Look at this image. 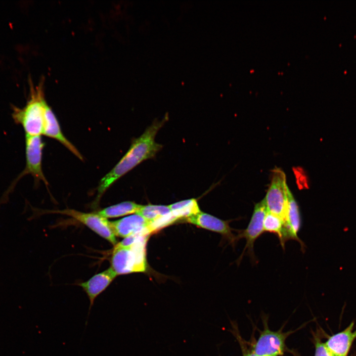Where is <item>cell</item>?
Masks as SVG:
<instances>
[{"label": "cell", "mask_w": 356, "mask_h": 356, "mask_svg": "<svg viewBox=\"0 0 356 356\" xmlns=\"http://www.w3.org/2000/svg\"><path fill=\"white\" fill-rule=\"evenodd\" d=\"M264 232L275 234L284 249L286 241L290 240L285 221L279 216L267 212L264 220Z\"/></svg>", "instance_id": "obj_16"}, {"label": "cell", "mask_w": 356, "mask_h": 356, "mask_svg": "<svg viewBox=\"0 0 356 356\" xmlns=\"http://www.w3.org/2000/svg\"><path fill=\"white\" fill-rule=\"evenodd\" d=\"M169 207L177 220L187 219L201 212L197 200L194 198L177 202L169 205Z\"/></svg>", "instance_id": "obj_18"}, {"label": "cell", "mask_w": 356, "mask_h": 356, "mask_svg": "<svg viewBox=\"0 0 356 356\" xmlns=\"http://www.w3.org/2000/svg\"><path fill=\"white\" fill-rule=\"evenodd\" d=\"M186 220L199 227L222 234L233 245L237 241L236 236L232 232L233 229L230 227L229 221L221 220L202 212L186 219Z\"/></svg>", "instance_id": "obj_11"}, {"label": "cell", "mask_w": 356, "mask_h": 356, "mask_svg": "<svg viewBox=\"0 0 356 356\" xmlns=\"http://www.w3.org/2000/svg\"><path fill=\"white\" fill-rule=\"evenodd\" d=\"M354 322L343 331L330 337L325 343L334 356H347L354 340L356 330H354Z\"/></svg>", "instance_id": "obj_14"}, {"label": "cell", "mask_w": 356, "mask_h": 356, "mask_svg": "<svg viewBox=\"0 0 356 356\" xmlns=\"http://www.w3.org/2000/svg\"><path fill=\"white\" fill-rule=\"evenodd\" d=\"M30 93L26 105L19 108L11 105L12 117L14 122L23 128L25 135L39 136L43 134L45 105L46 101L42 79L35 86L29 79Z\"/></svg>", "instance_id": "obj_2"}, {"label": "cell", "mask_w": 356, "mask_h": 356, "mask_svg": "<svg viewBox=\"0 0 356 356\" xmlns=\"http://www.w3.org/2000/svg\"><path fill=\"white\" fill-rule=\"evenodd\" d=\"M243 356H257L253 351L248 352L246 349L242 350Z\"/></svg>", "instance_id": "obj_20"}, {"label": "cell", "mask_w": 356, "mask_h": 356, "mask_svg": "<svg viewBox=\"0 0 356 356\" xmlns=\"http://www.w3.org/2000/svg\"><path fill=\"white\" fill-rule=\"evenodd\" d=\"M167 119L166 116L161 121H155L140 136L134 139L125 155L100 180L93 202L94 207L98 205L103 195L114 183L142 162L154 157L161 149L162 145L157 143L155 138Z\"/></svg>", "instance_id": "obj_1"}, {"label": "cell", "mask_w": 356, "mask_h": 356, "mask_svg": "<svg viewBox=\"0 0 356 356\" xmlns=\"http://www.w3.org/2000/svg\"><path fill=\"white\" fill-rule=\"evenodd\" d=\"M286 225L289 238L295 240L304 250V243L299 238L298 233L301 227V218L299 206L289 187L287 189V208Z\"/></svg>", "instance_id": "obj_15"}, {"label": "cell", "mask_w": 356, "mask_h": 356, "mask_svg": "<svg viewBox=\"0 0 356 356\" xmlns=\"http://www.w3.org/2000/svg\"><path fill=\"white\" fill-rule=\"evenodd\" d=\"M284 172L279 168L273 170L271 183L264 199L267 212L281 217L286 223L287 189Z\"/></svg>", "instance_id": "obj_5"}, {"label": "cell", "mask_w": 356, "mask_h": 356, "mask_svg": "<svg viewBox=\"0 0 356 356\" xmlns=\"http://www.w3.org/2000/svg\"><path fill=\"white\" fill-rule=\"evenodd\" d=\"M136 214H139L148 222L147 229L150 233L177 220L173 215L169 206L152 204L142 205Z\"/></svg>", "instance_id": "obj_9"}, {"label": "cell", "mask_w": 356, "mask_h": 356, "mask_svg": "<svg viewBox=\"0 0 356 356\" xmlns=\"http://www.w3.org/2000/svg\"><path fill=\"white\" fill-rule=\"evenodd\" d=\"M267 212L266 206L263 199L255 205L247 227L244 230H238V233L236 235L237 240L244 238L246 241L245 246L238 262H240L246 252L253 261L255 260L254 243L256 240L264 232V220Z\"/></svg>", "instance_id": "obj_6"}, {"label": "cell", "mask_w": 356, "mask_h": 356, "mask_svg": "<svg viewBox=\"0 0 356 356\" xmlns=\"http://www.w3.org/2000/svg\"><path fill=\"white\" fill-rule=\"evenodd\" d=\"M285 333L265 329L261 333L253 350L257 356H280L285 349Z\"/></svg>", "instance_id": "obj_8"}, {"label": "cell", "mask_w": 356, "mask_h": 356, "mask_svg": "<svg viewBox=\"0 0 356 356\" xmlns=\"http://www.w3.org/2000/svg\"><path fill=\"white\" fill-rule=\"evenodd\" d=\"M148 236L141 237L129 246L115 245L111 256V267L117 275L146 271V244Z\"/></svg>", "instance_id": "obj_3"}, {"label": "cell", "mask_w": 356, "mask_h": 356, "mask_svg": "<svg viewBox=\"0 0 356 356\" xmlns=\"http://www.w3.org/2000/svg\"><path fill=\"white\" fill-rule=\"evenodd\" d=\"M314 356H334L325 343L317 340L315 343Z\"/></svg>", "instance_id": "obj_19"}, {"label": "cell", "mask_w": 356, "mask_h": 356, "mask_svg": "<svg viewBox=\"0 0 356 356\" xmlns=\"http://www.w3.org/2000/svg\"><path fill=\"white\" fill-rule=\"evenodd\" d=\"M44 145L41 135H25V167L4 193L0 200V205L7 201L9 195L13 191L17 182L26 175H30L33 177L35 186H38L41 181H43L46 186L48 185L42 169V155Z\"/></svg>", "instance_id": "obj_4"}, {"label": "cell", "mask_w": 356, "mask_h": 356, "mask_svg": "<svg viewBox=\"0 0 356 356\" xmlns=\"http://www.w3.org/2000/svg\"><path fill=\"white\" fill-rule=\"evenodd\" d=\"M117 275L110 267L104 271L93 275L88 280L79 284L86 293L89 301L86 326L88 324V318L95 300L109 286Z\"/></svg>", "instance_id": "obj_10"}, {"label": "cell", "mask_w": 356, "mask_h": 356, "mask_svg": "<svg viewBox=\"0 0 356 356\" xmlns=\"http://www.w3.org/2000/svg\"><path fill=\"white\" fill-rule=\"evenodd\" d=\"M141 206L142 205L132 201H124L106 207L96 213L105 219L117 218L136 214Z\"/></svg>", "instance_id": "obj_17"}, {"label": "cell", "mask_w": 356, "mask_h": 356, "mask_svg": "<svg viewBox=\"0 0 356 356\" xmlns=\"http://www.w3.org/2000/svg\"><path fill=\"white\" fill-rule=\"evenodd\" d=\"M43 134L58 141L80 160L83 161L82 154L62 132L57 119L47 102L44 108Z\"/></svg>", "instance_id": "obj_12"}, {"label": "cell", "mask_w": 356, "mask_h": 356, "mask_svg": "<svg viewBox=\"0 0 356 356\" xmlns=\"http://www.w3.org/2000/svg\"><path fill=\"white\" fill-rule=\"evenodd\" d=\"M49 212L68 216L86 225L113 245L116 244V236L111 228L110 222L96 213H85L70 209Z\"/></svg>", "instance_id": "obj_7"}, {"label": "cell", "mask_w": 356, "mask_h": 356, "mask_svg": "<svg viewBox=\"0 0 356 356\" xmlns=\"http://www.w3.org/2000/svg\"><path fill=\"white\" fill-rule=\"evenodd\" d=\"M110 224L115 236L125 238L133 234L148 230L149 222L139 214H135L110 222Z\"/></svg>", "instance_id": "obj_13"}]
</instances>
